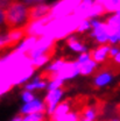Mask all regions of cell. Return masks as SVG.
<instances>
[{"mask_svg":"<svg viewBox=\"0 0 120 121\" xmlns=\"http://www.w3.org/2000/svg\"><path fill=\"white\" fill-rule=\"evenodd\" d=\"M27 13L28 8L23 2L14 1L8 8L5 9V26L7 29H15L19 27H23L27 25Z\"/></svg>","mask_w":120,"mask_h":121,"instance_id":"1","label":"cell"},{"mask_svg":"<svg viewBox=\"0 0 120 121\" xmlns=\"http://www.w3.org/2000/svg\"><path fill=\"white\" fill-rule=\"evenodd\" d=\"M53 8L54 6L51 5H44V4H40V5H35V6H30L28 7V13H27V25L30 26L37 21H41L45 17L50 16L53 13Z\"/></svg>","mask_w":120,"mask_h":121,"instance_id":"2","label":"cell"},{"mask_svg":"<svg viewBox=\"0 0 120 121\" xmlns=\"http://www.w3.org/2000/svg\"><path fill=\"white\" fill-rule=\"evenodd\" d=\"M82 2H83V0H61L60 2H57L54 6L51 15L54 17L62 19L64 15L70 14L72 11H76L77 7Z\"/></svg>","mask_w":120,"mask_h":121,"instance_id":"3","label":"cell"},{"mask_svg":"<svg viewBox=\"0 0 120 121\" xmlns=\"http://www.w3.org/2000/svg\"><path fill=\"white\" fill-rule=\"evenodd\" d=\"M64 92H65V87L62 86V87H60V89H57V90L49 91L48 94L45 95L43 103H44L45 107H47V112H48L49 115H51V114L54 113L55 108L57 107V103L60 101L61 97L63 95Z\"/></svg>","mask_w":120,"mask_h":121,"instance_id":"4","label":"cell"},{"mask_svg":"<svg viewBox=\"0 0 120 121\" xmlns=\"http://www.w3.org/2000/svg\"><path fill=\"white\" fill-rule=\"evenodd\" d=\"M36 113H47V107L43 101H40L37 99L27 103L20 111V115H30Z\"/></svg>","mask_w":120,"mask_h":121,"instance_id":"5","label":"cell"},{"mask_svg":"<svg viewBox=\"0 0 120 121\" xmlns=\"http://www.w3.org/2000/svg\"><path fill=\"white\" fill-rule=\"evenodd\" d=\"M111 50L110 44H99L97 48L92 49L90 52L91 60L96 63H105L107 58H108V52Z\"/></svg>","mask_w":120,"mask_h":121,"instance_id":"6","label":"cell"},{"mask_svg":"<svg viewBox=\"0 0 120 121\" xmlns=\"http://www.w3.org/2000/svg\"><path fill=\"white\" fill-rule=\"evenodd\" d=\"M71 109V99H67L61 103L55 108L54 113L49 117V121H61L63 117H65Z\"/></svg>","mask_w":120,"mask_h":121,"instance_id":"7","label":"cell"},{"mask_svg":"<svg viewBox=\"0 0 120 121\" xmlns=\"http://www.w3.org/2000/svg\"><path fill=\"white\" fill-rule=\"evenodd\" d=\"M55 52H56V42L54 41L51 45L49 47V49L45 51L43 55H41L40 57H37V58H35V60H31V66L36 70L37 68H40V66H42L44 63H47L48 60H50L53 57H54V55H55Z\"/></svg>","mask_w":120,"mask_h":121,"instance_id":"8","label":"cell"},{"mask_svg":"<svg viewBox=\"0 0 120 121\" xmlns=\"http://www.w3.org/2000/svg\"><path fill=\"white\" fill-rule=\"evenodd\" d=\"M105 25L110 36L113 35V34H118L120 31V14L116 13L113 16L108 17L105 21Z\"/></svg>","mask_w":120,"mask_h":121,"instance_id":"9","label":"cell"},{"mask_svg":"<svg viewBox=\"0 0 120 121\" xmlns=\"http://www.w3.org/2000/svg\"><path fill=\"white\" fill-rule=\"evenodd\" d=\"M67 45L72 50V51H76V52H85L86 51V47L85 44H83L76 36H70L68 40H67Z\"/></svg>","mask_w":120,"mask_h":121,"instance_id":"10","label":"cell"},{"mask_svg":"<svg viewBox=\"0 0 120 121\" xmlns=\"http://www.w3.org/2000/svg\"><path fill=\"white\" fill-rule=\"evenodd\" d=\"M79 65V73L84 76H88V75H91V73H94L96 71V62H93L92 60H86L85 63L83 64H78Z\"/></svg>","mask_w":120,"mask_h":121,"instance_id":"11","label":"cell"},{"mask_svg":"<svg viewBox=\"0 0 120 121\" xmlns=\"http://www.w3.org/2000/svg\"><path fill=\"white\" fill-rule=\"evenodd\" d=\"M21 121H47V118H45V113H36V114L22 117Z\"/></svg>","mask_w":120,"mask_h":121,"instance_id":"12","label":"cell"},{"mask_svg":"<svg viewBox=\"0 0 120 121\" xmlns=\"http://www.w3.org/2000/svg\"><path fill=\"white\" fill-rule=\"evenodd\" d=\"M44 87H45V82L41 80L39 77H36L33 83L26 85V90L27 91H31V90H35V89H44Z\"/></svg>","mask_w":120,"mask_h":121,"instance_id":"13","label":"cell"},{"mask_svg":"<svg viewBox=\"0 0 120 121\" xmlns=\"http://www.w3.org/2000/svg\"><path fill=\"white\" fill-rule=\"evenodd\" d=\"M90 28H91V22L89 21V19H84V20H82L80 23L78 25L76 31H78V33H84V31H86L88 29H90Z\"/></svg>","mask_w":120,"mask_h":121,"instance_id":"14","label":"cell"},{"mask_svg":"<svg viewBox=\"0 0 120 121\" xmlns=\"http://www.w3.org/2000/svg\"><path fill=\"white\" fill-rule=\"evenodd\" d=\"M61 121H79V114L76 112H69L65 117H63Z\"/></svg>","mask_w":120,"mask_h":121,"instance_id":"15","label":"cell"},{"mask_svg":"<svg viewBox=\"0 0 120 121\" xmlns=\"http://www.w3.org/2000/svg\"><path fill=\"white\" fill-rule=\"evenodd\" d=\"M63 86V80L62 79H55L54 82H51L50 84H49V91H53V90H57V89H60Z\"/></svg>","mask_w":120,"mask_h":121,"instance_id":"16","label":"cell"},{"mask_svg":"<svg viewBox=\"0 0 120 121\" xmlns=\"http://www.w3.org/2000/svg\"><path fill=\"white\" fill-rule=\"evenodd\" d=\"M22 99L26 101V104L27 103H30V101H33V100H35V97H34V94H31L29 91H26V92H23L22 93Z\"/></svg>","mask_w":120,"mask_h":121,"instance_id":"17","label":"cell"},{"mask_svg":"<svg viewBox=\"0 0 120 121\" xmlns=\"http://www.w3.org/2000/svg\"><path fill=\"white\" fill-rule=\"evenodd\" d=\"M16 0H0V8H2L4 11L6 9V8H8V6L12 4V2H14Z\"/></svg>","mask_w":120,"mask_h":121,"instance_id":"18","label":"cell"},{"mask_svg":"<svg viewBox=\"0 0 120 121\" xmlns=\"http://www.w3.org/2000/svg\"><path fill=\"white\" fill-rule=\"evenodd\" d=\"M2 22L5 23V11L2 8H0V26Z\"/></svg>","mask_w":120,"mask_h":121,"instance_id":"19","label":"cell"},{"mask_svg":"<svg viewBox=\"0 0 120 121\" xmlns=\"http://www.w3.org/2000/svg\"><path fill=\"white\" fill-rule=\"evenodd\" d=\"M21 119H22V115H18V117H15L14 119H13V121H21Z\"/></svg>","mask_w":120,"mask_h":121,"instance_id":"20","label":"cell"},{"mask_svg":"<svg viewBox=\"0 0 120 121\" xmlns=\"http://www.w3.org/2000/svg\"><path fill=\"white\" fill-rule=\"evenodd\" d=\"M116 109H117V113H118V114L120 115V104L117 106V108H116Z\"/></svg>","mask_w":120,"mask_h":121,"instance_id":"21","label":"cell"},{"mask_svg":"<svg viewBox=\"0 0 120 121\" xmlns=\"http://www.w3.org/2000/svg\"><path fill=\"white\" fill-rule=\"evenodd\" d=\"M118 35H119V43H120V31L118 33Z\"/></svg>","mask_w":120,"mask_h":121,"instance_id":"22","label":"cell"}]
</instances>
